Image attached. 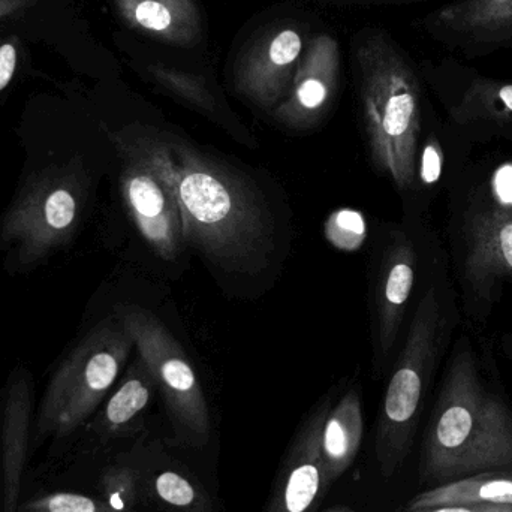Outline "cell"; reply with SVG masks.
Returning a JSON list of instances; mask_svg holds the SVG:
<instances>
[{
  "instance_id": "cell-1",
  "label": "cell",
  "mask_w": 512,
  "mask_h": 512,
  "mask_svg": "<svg viewBox=\"0 0 512 512\" xmlns=\"http://www.w3.org/2000/svg\"><path fill=\"white\" fill-rule=\"evenodd\" d=\"M490 352L466 331L448 351L424 435L420 477L427 486L512 472V408Z\"/></svg>"
},
{
  "instance_id": "cell-2",
  "label": "cell",
  "mask_w": 512,
  "mask_h": 512,
  "mask_svg": "<svg viewBox=\"0 0 512 512\" xmlns=\"http://www.w3.org/2000/svg\"><path fill=\"white\" fill-rule=\"evenodd\" d=\"M164 134L185 242L224 270H261L274 251L273 216L264 198L230 165Z\"/></svg>"
},
{
  "instance_id": "cell-3",
  "label": "cell",
  "mask_w": 512,
  "mask_h": 512,
  "mask_svg": "<svg viewBox=\"0 0 512 512\" xmlns=\"http://www.w3.org/2000/svg\"><path fill=\"white\" fill-rule=\"evenodd\" d=\"M448 264L478 327L512 291V158L471 162L448 189Z\"/></svg>"
},
{
  "instance_id": "cell-4",
  "label": "cell",
  "mask_w": 512,
  "mask_h": 512,
  "mask_svg": "<svg viewBox=\"0 0 512 512\" xmlns=\"http://www.w3.org/2000/svg\"><path fill=\"white\" fill-rule=\"evenodd\" d=\"M351 63L373 168L411 197L429 99L420 69L381 27L355 33Z\"/></svg>"
},
{
  "instance_id": "cell-5",
  "label": "cell",
  "mask_w": 512,
  "mask_h": 512,
  "mask_svg": "<svg viewBox=\"0 0 512 512\" xmlns=\"http://www.w3.org/2000/svg\"><path fill=\"white\" fill-rule=\"evenodd\" d=\"M462 322L459 294L442 252L427 274L382 400L375 444L382 477H393L405 463L427 394Z\"/></svg>"
},
{
  "instance_id": "cell-6",
  "label": "cell",
  "mask_w": 512,
  "mask_h": 512,
  "mask_svg": "<svg viewBox=\"0 0 512 512\" xmlns=\"http://www.w3.org/2000/svg\"><path fill=\"white\" fill-rule=\"evenodd\" d=\"M132 346L117 316L96 324L51 378L39 408V433L66 436L77 430L116 384Z\"/></svg>"
},
{
  "instance_id": "cell-7",
  "label": "cell",
  "mask_w": 512,
  "mask_h": 512,
  "mask_svg": "<svg viewBox=\"0 0 512 512\" xmlns=\"http://www.w3.org/2000/svg\"><path fill=\"white\" fill-rule=\"evenodd\" d=\"M111 140L122 161L120 191L129 218L159 258L174 261L186 242L164 131L126 129Z\"/></svg>"
},
{
  "instance_id": "cell-8",
  "label": "cell",
  "mask_w": 512,
  "mask_h": 512,
  "mask_svg": "<svg viewBox=\"0 0 512 512\" xmlns=\"http://www.w3.org/2000/svg\"><path fill=\"white\" fill-rule=\"evenodd\" d=\"M114 316L125 325L138 355L155 376L177 444L201 448L212 435L209 403L188 354L167 327L143 307L119 304Z\"/></svg>"
},
{
  "instance_id": "cell-9",
  "label": "cell",
  "mask_w": 512,
  "mask_h": 512,
  "mask_svg": "<svg viewBox=\"0 0 512 512\" xmlns=\"http://www.w3.org/2000/svg\"><path fill=\"white\" fill-rule=\"evenodd\" d=\"M86 179L78 162L51 165L33 176L0 227V240L21 264H33L69 242L84 204Z\"/></svg>"
},
{
  "instance_id": "cell-10",
  "label": "cell",
  "mask_w": 512,
  "mask_h": 512,
  "mask_svg": "<svg viewBox=\"0 0 512 512\" xmlns=\"http://www.w3.org/2000/svg\"><path fill=\"white\" fill-rule=\"evenodd\" d=\"M447 122L469 143L512 140V80L489 77L456 57L418 63Z\"/></svg>"
},
{
  "instance_id": "cell-11",
  "label": "cell",
  "mask_w": 512,
  "mask_h": 512,
  "mask_svg": "<svg viewBox=\"0 0 512 512\" xmlns=\"http://www.w3.org/2000/svg\"><path fill=\"white\" fill-rule=\"evenodd\" d=\"M309 38L306 24L297 20L262 27L237 53L231 71L234 90L270 113L288 93Z\"/></svg>"
},
{
  "instance_id": "cell-12",
  "label": "cell",
  "mask_w": 512,
  "mask_h": 512,
  "mask_svg": "<svg viewBox=\"0 0 512 512\" xmlns=\"http://www.w3.org/2000/svg\"><path fill=\"white\" fill-rule=\"evenodd\" d=\"M421 243L415 228H394L388 236L373 288V363L384 370L399 342L400 331L417 288Z\"/></svg>"
},
{
  "instance_id": "cell-13",
  "label": "cell",
  "mask_w": 512,
  "mask_h": 512,
  "mask_svg": "<svg viewBox=\"0 0 512 512\" xmlns=\"http://www.w3.org/2000/svg\"><path fill=\"white\" fill-rule=\"evenodd\" d=\"M420 27L466 59L512 50V0H454L424 15Z\"/></svg>"
},
{
  "instance_id": "cell-14",
  "label": "cell",
  "mask_w": 512,
  "mask_h": 512,
  "mask_svg": "<svg viewBox=\"0 0 512 512\" xmlns=\"http://www.w3.org/2000/svg\"><path fill=\"white\" fill-rule=\"evenodd\" d=\"M340 77L342 50L336 36L328 32L313 33L288 93L270 111L271 119L292 131L316 128L336 101Z\"/></svg>"
},
{
  "instance_id": "cell-15",
  "label": "cell",
  "mask_w": 512,
  "mask_h": 512,
  "mask_svg": "<svg viewBox=\"0 0 512 512\" xmlns=\"http://www.w3.org/2000/svg\"><path fill=\"white\" fill-rule=\"evenodd\" d=\"M333 396L307 415L280 463L265 512H318L331 483L325 474L319 436Z\"/></svg>"
},
{
  "instance_id": "cell-16",
  "label": "cell",
  "mask_w": 512,
  "mask_h": 512,
  "mask_svg": "<svg viewBox=\"0 0 512 512\" xmlns=\"http://www.w3.org/2000/svg\"><path fill=\"white\" fill-rule=\"evenodd\" d=\"M472 147L474 144L451 128L447 120H439L429 102L415 165L414 189L409 197L414 200L417 218L465 170L471 161Z\"/></svg>"
},
{
  "instance_id": "cell-17",
  "label": "cell",
  "mask_w": 512,
  "mask_h": 512,
  "mask_svg": "<svg viewBox=\"0 0 512 512\" xmlns=\"http://www.w3.org/2000/svg\"><path fill=\"white\" fill-rule=\"evenodd\" d=\"M126 20L161 44L195 48L204 41V18L198 0H119Z\"/></svg>"
},
{
  "instance_id": "cell-18",
  "label": "cell",
  "mask_w": 512,
  "mask_h": 512,
  "mask_svg": "<svg viewBox=\"0 0 512 512\" xmlns=\"http://www.w3.org/2000/svg\"><path fill=\"white\" fill-rule=\"evenodd\" d=\"M30 387L23 372L6 387L2 418V512H17L29 445Z\"/></svg>"
},
{
  "instance_id": "cell-19",
  "label": "cell",
  "mask_w": 512,
  "mask_h": 512,
  "mask_svg": "<svg viewBox=\"0 0 512 512\" xmlns=\"http://www.w3.org/2000/svg\"><path fill=\"white\" fill-rule=\"evenodd\" d=\"M147 74L155 87L162 90L165 95L203 114L243 141L248 140L249 134L245 126L231 110L218 84L210 80L206 74L168 65L162 60L149 63Z\"/></svg>"
},
{
  "instance_id": "cell-20",
  "label": "cell",
  "mask_w": 512,
  "mask_h": 512,
  "mask_svg": "<svg viewBox=\"0 0 512 512\" xmlns=\"http://www.w3.org/2000/svg\"><path fill=\"white\" fill-rule=\"evenodd\" d=\"M364 435L360 391L349 387L339 399L331 400L319 436V450L325 474L331 483L339 480L354 463Z\"/></svg>"
},
{
  "instance_id": "cell-21",
  "label": "cell",
  "mask_w": 512,
  "mask_h": 512,
  "mask_svg": "<svg viewBox=\"0 0 512 512\" xmlns=\"http://www.w3.org/2000/svg\"><path fill=\"white\" fill-rule=\"evenodd\" d=\"M156 391L155 376L138 355L99 412L96 430L107 438H125L140 432Z\"/></svg>"
},
{
  "instance_id": "cell-22",
  "label": "cell",
  "mask_w": 512,
  "mask_h": 512,
  "mask_svg": "<svg viewBox=\"0 0 512 512\" xmlns=\"http://www.w3.org/2000/svg\"><path fill=\"white\" fill-rule=\"evenodd\" d=\"M474 505H512V472H484L430 487L412 498L406 510Z\"/></svg>"
},
{
  "instance_id": "cell-23",
  "label": "cell",
  "mask_w": 512,
  "mask_h": 512,
  "mask_svg": "<svg viewBox=\"0 0 512 512\" xmlns=\"http://www.w3.org/2000/svg\"><path fill=\"white\" fill-rule=\"evenodd\" d=\"M144 493L173 512H213L209 495L197 481L177 469H162L144 478Z\"/></svg>"
},
{
  "instance_id": "cell-24",
  "label": "cell",
  "mask_w": 512,
  "mask_h": 512,
  "mask_svg": "<svg viewBox=\"0 0 512 512\" xmlns=\"http://www.w3.org/2000/svg\"><path fill=\"white\" fill-rule=\"evenodd\" d=\"M101 501L120 512H138L143 502V475L129 465H114L102 474L99 481Z\"/></svg>"
},
{
  "instance_id": "cell-25",
  "label": "cell",
  "mask_w": 512,
  "mask_h": 512,
  "mask_svg": "<svg viewBox=\"0 0 512 512\" xmlns=\"http://www.w3.org/2000/svg\"><path fill=\"white\" fill-rule=\"evenodd\" d=\"M21 512H120L108 507L101 499L75 493H53L33 499L21 507Z\"/></svg>"
},
{
  "instance_id": "cell-26",
  "label": "cell",
  "mask_w": 512,
  "mask_h": 512,
  "mask_svg": "<svg viewBox=\"0 0 512 512\" xmlns=\"http://www.w3.org/2000/svg\"><path fill=\"white\" fill-rule=\"evenodd\" d=\"M15 48L6 44L0 47V90L5 89L14 75L15 69Z\"/></svg>"
},
{
  "instance_id": "cell-27",
  "label": "cell",
  "mask_w": 512,
  "mask_h": 512,
  "mask_svg": "<svg viewBox=\"0 0 512 512\" xmlns=\"http://www.w3.org/2000/svg\"><path fill=\"white\" fill-rule=\"evenodd\" d=\"M402 512H512V505H474V507H438Z\"/></svg>"
},
{
  "instance_id": "cell-28",
  "label": "cell",
  "mask_w": 512,
  "mask_h": 512,
  "mask_svg": "<svg viewBox=\"0 0 512 512\" xmlns=\"http://www.w3.org/2000/svg\"><path fill=\"white\" fill-rule=\"evenodd\" d=\"M313 2L321 3H399V2H415V0H313Z\"/></svg>"
},
{
  "instance_id": "cell-29",
  "label": "cell",
  "mask_w": 512,
  "mask_h": 512,
  "mask_svg": "<svg viewBox=\"0 0 512 512\" xmlns=\"http://www.w3.org/2000/svg\"><path fill=\"white\" fill-rule=\"evenodd\" d=\"M499 343H501L502 354L510 361L512 367V333L502 334L501 342Z\"/></svg>"
},
{
  "instance_id": "cell-30",
  "label": "cell",
  "mask_w": 512,
  "mask_h": 512,
  "mask_svg": "<svg viewBox=\"0 0 512 512\" xmlns=\"http://www.w3.org/2000/svg\"><path fill=\"white\" fill-rule=\"evenodd\" d=\"M325 512H355L352 508L345 507V505H336V507L328 508Z\"/></svg>"
}]
</instances>
